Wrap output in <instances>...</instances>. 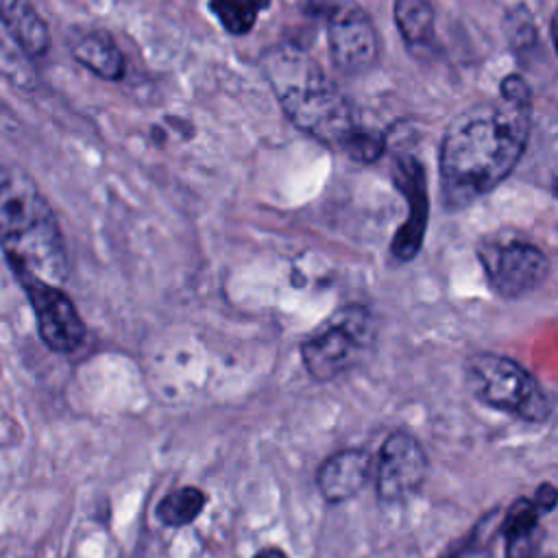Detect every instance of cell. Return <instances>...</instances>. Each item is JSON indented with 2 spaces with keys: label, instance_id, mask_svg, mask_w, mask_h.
Wrapping results in <instances>:
<instances>
[{
  "label": "cell",
  "instance_id": "6da1fadb",
  "mask_svg": "<svg viewBox=\"0 0 558 558\" xmlns=\"http://www.w3.org/2000/svg\"><path fill=\"white\" fill-rule=\"evenodd\" d=\"M532 118V94L519 74L501 81L499 96L462 111L440 144V187L449 209L495 190L519 163Z\"/></svg>",
  "mask_w": 558,
  "mask_h": 558
},
{
  "label": "cell",
  "instance_id": "7a4b0ae2",
  "mask_svg": "<svg viewBox=\"0 0 558 558\" xmlns=\"http://www.w3.org/2000/svg\"><path fill=\"white\" fill-rule=\"evenodd\" d=\"M259 61L290 122L323 144L344 148L360 126L347 98L325 70L294 44H277Z\"/></svg>",
  "mask_w": 558,
  "mask_h": 558
},
{
  "label": "cell",
  "instance_id": "3957f363",
  "mask_svg": "<svg viewBox=\"0 0 558 558\" xmlns=\"http://www.w3.org/2000/svg\"><path fill=\"white\" fill-rule=\"evenodd\" d=\"M0 246L11 270H26L54 286L68 279L59 220L35 181L15 166H0Z\"/></svg>",
  "mask_w": 558,
  "mask_h": 558
},
{
  "label": "cell",
  "instance_id": "277c9868",
  "mask_svg": "<svg viewBox=\"0 0 558 558\" xmlns=\"http://www.w3.org/2000/svg\"><path fill=\"white\" fill-rule=\"evenodd\" d=\"M471 395L501 412L523 421H545L551 405L534 377L514 360L497 353H475L464 366Z\"/></svg>",
  "mask_w": 558,
  "mask_h": 558
},
{
  "label": "cell",
  "instance_id": "5b68a950",
  "mask_svg": "<svg viewBox=\"0 0 558 558\" xmlns=\"http://www.w3.org/2000/svg\"><path fill=\"white\" fill-rule=\"evenodd\" d=\"M373 336V320L364 305H344L327 318L303 344L301 357L316 381H329L351 368Z\"/></svg>",
  "mask_w": 558,
  "mask_h": 558
},
{
  "label": "cell",
  "instance_id": "8992f818",
  "mask_svg": "<svg viewBox=\"0 0 558 558\" xmlns=\"http://www.w3.org/2000/svg\"><path fill=\"white\" fill-rule=\"evenodd\" d=\"M488 286L504 299H519L534 292L549 277V257L532 242L504 235L486 238L477 248Z\"/></svg>",
  "mask_w": 558,
  "mask_h": 558
},
{
  "label": "cell",
  "instance_id": "52a82bcc",
  "mask_svg": "<svg viewBox=\"0 0 558 558\" xmlns=\"http://www.w3.org/2000/svg\"><path fill=\"white\" fill-rule=\"evenodd\" d=\"M303 11L327 20L329 54L338 70L357 74L377 61V33L360 4L351 0H307Z\"/></svg>",
  "mask_w": 558,
  "mask_h": 558
},
{
  "label": "cell",
  "instance_id": "ba28073f",
  "mask_svg": "<svg viewBox=\"0 0 558 558\" xmlns=\"http://www.w3.org/2000/svg\"><path fill=\"white\" fill-rule=\"evenodd\" d=\"M13 275L33 307L44 344L54 353L76 351L85 340V323L72 299L59 286L48 283L26 270L13 268Z\"/></svg>",
  "mask_w": 558,
  "mask_h": 558
},
{
  "label": "cell",
  "instance_id": "9c48e42d",
  "mask_svg": "<svg viewBox=\"0 0 558 558\" xmlns=\"http://www.w3.org/2000/svg\"><path fill=\"white\" fill-rule=\"evenodd\" d=\"M427 475V456L416 438L403 432L390 434L379 451L377 495L386 504H397L414 495Z\"/></svg>",
  "mask_w": 558,
  "mask_h": 558
},
{
  "label": "cell",
  "instance_id": "30bf717a",
  "mask_svg": "<svg viewBox=\"0 0 558 558\" xmlns=\"http://www.w3.org/2000/svg\"><path fill=\"white\" fill-rule=\"evenodd\" d=\"M392 179L397 190L408 198V220L397 229L390 251L399 262H410L418 255L427 216H429V198H427V179L421 161L412 155H399L392 166Z\"/></svg>",
  "mask_w": 558,
  "mask_h": 558
},
{
  "label": "cell",
  "instance_id": "8fae6325",
  "mask_svg": "<svg viewBox=\"0 0 558 558\" xmlns=\"http://www.w3.org/2000/svg\"><path fill=\"white\" fill-rule=\"evenodd\" d=\"M368 464L371 458L362 449H344L333 456H329L316 475V484L320 488V495L329 504L344 501L360 493L368 477Z\"/></svg>",
  "mask_w": 558,
  "mask_h": 558
},
{
  "label": "cell",
  "instance_id": "7c38bea8",
  "mask_svg": "<svg viewBox=\"0 0 558 558\" xmlns=\"http://www.w3.org/2000/svg\"><path fill=\"white\" fill-rule=\"evenodd\" d=\"M0 24L26 57L37 59L48 52L50 31L33 0H0Z\"/></svg>",
  "mask_w": 558,
  "mask_h": 558
},
{
  "label": "cell",
  "instance_id": "4fadbf2b",
  "mask_svg": "<svg viewBox=\"0 0 558 558\" xmlns=\"http://www.w3.org/2000/svg\"><path fill=\"white\" fill-rule=\"evenodd\" d=\"M70 52L83 68L105 81L124 76V57L116 41L102 31L76 33L70 39Z\"/></svg>",
  "mask_w": 558,
  "mask_h": 558
},
{
  "label": "cell",
  "instance_id": "5bb4252c",
  "mask_svg": "<svg viewBox=\"0 0 558 558\" xmlns=\"http://www.w3.org/2000/svg\"><path fill=\"white\" fill-rule=\"evenodd\" d=\"M395 22L412 52L421 54L434 48L436 20L429 0H395Z\"/></svg>",
  "mask_w": 558,
  "mask_h": 558
},
{
  "label": "cell",
  "instance_id": "9a60e30c",
  "mask_svg": "<svg viewBox=\"0 0 558 558\" xmlns=\"http://www.w3.org/2000/svg\"><path fill=\"white\" fill-rule=\"evenodd\" d=\"M205 493L196 486H183L179 490L168 493L159 504H157V519L163 525L170 527H183L190 525L205 508Z\"/></svg>",
  "mask_w": 558,
  "mask_h": 558
},
{
  "label": "cell",
  "instance_id": "2e32d148",
  "mask_svg": "<svg viewBox=\"0 0 558 558\" xmlns=\"http://www.w3.org/2000/svg\"><path fill=\"white\" fill-rule=\"evenodd\" d=\"M270 0H209V11L231 35L248 33Z\"/></svg>",
  "mask_w": 558,
  "mask_h": 558
},
{
  "label": "cell",
  "instance_id": "e0dca14e",
  "mask_svg": "<svg viewBox=\"0 0 558 558\" xmlns=\"http://www.w3.org/2000/svg\"><path fill=\"white\" fill-rule=\"evenodd\" d=\"M543 512L532 499H519L510 506L506 521H504V536L508 543V554L514 556V551L532 543L536 530H538V517Z\"/></svg>",
  "mask_w": 558,
  "mask_h": 558
},
{
  "label": "cell",
  "instance_id": "ac0fdd59",
  "mask_svg": "<svg viewBox=\"0 0 558 558\" xmlns=\"http://www.w3.org/2000/svg\"><path fill=\"white\" fill-rule=\"evenodd\" d=\"M386 148V142L381 135L377 133H371V131H364V129H357L353 133V137L344 144V153L355 159V161H362V163H371L375 159H379V155L384 153Z\"/></svg>",
  "mask_w": 558,
  "mask_h": 558
},
{
  "label": "cell",
  "instance_id": "d6986e66",
  "mask_svg": "<svg viewBox=\"0 0 558 558\" xmlns=\"http://www.w3.org/2000/svg\"><path fill=\"white\" fill-rule=\"evenodd\" d=\"M532 501L538 506V510H541V512H549V510H554V506H556V488H554L551 484H543V486H538L536 497H534Z\"/></svg>",
  "mask_w": 558,
  "mask_h": 558
},
{
  "label": "cell",
  "instance_id": "ffe728a7",
  "mask_svg": "<svg viewBox=\"0 0 558 558\" xmlns=\"http://www.w3.org/2000/svg\"><path fill=\"white\" fill-rule=\"evenodd\" d=\"M253 558H288L279 547H264Z\"/></svg>",
  "mask_w": 558,
  "mask_h": 558
},
{
  "label": "cell",
  "instance_id": "44dd1931",
  "mask_svg": "<svg viewBox=\"0 0 558 558\" xmlns=\"http://www.w3.org/2000/svg\"><path fill=\"white\" fill-rule=\"evenodd\" d=\"M0 118H2V113H0Z\"/></svg>",
  "mask_w": 558,
  "mask_h": 558
}]
</instances>
